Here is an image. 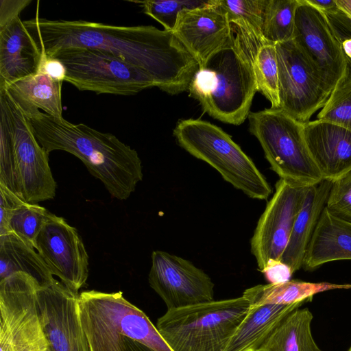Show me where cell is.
Here are the masks:
<instances>
[{"label": "cell", "mask_w": 351, "mask_h": 351, "mask_svg": "<svg viewBox=\"0 0 351 351\" xmlns=\"http://www.w3.org/2000/svg\"><path fill=\"white\" fill-rule=\"evenodd\" d=\"M23 22L45 56L70 47L106 51L142 69L171 95L188 90L199 68L173 32L154 26L49 20L38 14Z\"/></svg>", "instance_id": "obj_1"}, {"label": "cell", "mask_w": 351, "mask_h": 351, "mask_svg": "<svg viewBox=\"0 0 351 351\" xmlns=\"http://www.w3.org/2000/svg\"><path fill=\"white\" fill-rule=\"evenodd\" d=\"M230 22L229 39L199 66L188 91L210 117L239 125L248 118L258 92L254 60L266 40L243 21Z\"/></svg>", "instance_id": "obj_2"}, {"label": "cell", "mask_w": 351, "mask_h": 351, "mask_svg": "<svg viewBox=\"0 0 351 351\" xmlns=\"http://www.w3.org/2000/svg\"><path fill=\"white\" fill-rule=\"evenodd\" d=\"M27 117L38 143L48 154L65 151L80 159L112 197L127 199L143 180L137 152L114 135L40 110Z\"/></svg>", "instance_id": "obj_3"}, {"label": "cell", "mask_w": 351, "mask_h": 351, "mask_svg": "<svg viewBox=\"0 0 351 351\" xmlns=\"http://www.w3.org/2000/svg\"><path fill=\"white\" fill-rule=\"evenodd\" d=\"M79 314L90 351H127L128 338L156 351H171L146 314L121 291L81 292Z\"/></svg>", "instance_id": "obj_4"}, {"label": "cell", "mask_w": 351, "mask_h": 351, "mask_svg": "<svg viewBox=\"0 0 351 351\" xmlns=\"http://www.w3.org/2000/svg\"><path fill=\"white\" fill-rule=\"evenodd\" d=\"M250 306L241 295L169 309L156 327L171 351H223Z\"/></svg>", "instance_id": "obj_5"}, {"label": "cell", "mask_w": 351, "mask_h": 351, "mask_svg": "<svg viewBox=\"0 0 351 351\" xmlns=\"http://www.w3.org/2000/svg\"><path fill=\"white\" fill-rule=\"evenodd\" d=\"M173 135L181 147L210 165L247 197L267 199L271 195L270 185L254 162L220 128L201 119H182Z\"/></svg>", "instance_id": "obj_6"}, {"label": "cell", "mask_w": 351, "mask_h": 351, "mask_svg": "<svg viewBox=\"0 0 351 351\" xmlns=\"http://www.w3.org/2000/svg\"><path fill=\"white\" fill-rule=\"evenodd\" d=\"M248 119L251 134L259 141L271 169L280 178L302 186L323 180L304 139V123L280 108L250 112Z\"/></svg>", "instance_id": "obj_7"}, {"label": "cell", "mask_w": 351, "mask_h": 351, "mask_svg": "<svg viewBox=\"0 0 351 351\" xmlns=\"http://www.w3.org/2000/svg\"><path fill=\"white\" fill-rule=\"evenodd\" d=\"M48 57L57 58L63 64L66 70L64 81L79 90L131 95L156 86L154 80L142 69L99 49L70 47Z\"/></svg>", "instance_id": "obj_8"}, {"label": "cell", "mask_w": 351, "mask_h": 351, "mask_svg": "<svg viewBox=\"0 0 351 351\" xmlns=\"http://www.w3.org/2000/svg\"><path fill=\"white\" fill-rule=\"evenodd\" d=\"M280 108L298 121L309 122L331 90L293 40L276 44Z\"/></svg>", "instance_id": "obj_9"}, {"label": "cell", "mask_w": 351, "mask_h": 351, "mask_svg": "<svg viewBox=\"0 0 351 351\" xmlns=\"http://www.w3.org/2000/svg\"><path fill=\"white\" fill-rule=\"evenodd\" d=\"M5 99L13 137L16 173L23 200L29 204L53 199L57 184L49 164V154L34 134L29 118L5 90Z\"/></svg>", "instance_id": "obj_10"}, {"label": "cell", "mask_w": 351, "mask_h": 351, "mask_svg": "<svg viewBox=\"0 0 351 351\" xmlns=\"http://www.w3.org/2000/svg\"><path fill=\"white\" fill-rule=\"evenodd\" d=\"M308 186L280 178L251 239V252L262 271L270 260H280L288 244Z\"/></svg>", "instance_id": "obj_11"}, {"label": "cell", "mask_w": 351, "mask_h": 351, "mask_svg": "<svg viewBox=\"0 0 351 351\" xmlns=\"http://www.w3.org/2000/svg\"><path fill=\"white\" fill-rule=\"evenodd\" d=\"M292 40L332 92L347 71L346 56L325 14L305 0H299Z\"/></svg>", "instance_id": "obj_12"}, {"label": "cell", "mask_w": 351, "mask_h": 351, "mask_svg": "<svg viewBox=\"0 0 351 351\" xmlns=\"http://www.w3.org/2000/svg\"><path fill=\"white\" fill-rule=\"evenodd\" d=\"M148 281L167 310L214 300L210 276L191 261L166 252H152Z\"/></svg>", "instance_id": "obj_13"}, {"label": "cell", "mask_w": 351, "mask_h": 351, "mask_svg": "<svg viewBox=\"0 0 351 351\" xmlns=\"http://www.w3.org/2000/svg\"><path fill=\"white\" fill-rule=\"evenodd\" d=\"M35 249L53 276L74 292L88 276V255L77 230L51 213L35 241Z\"/></svg>", "instance_id": "obj_14"}, {"label": "cell", "mask_w": 351, "mask_h": 351, "mask_svg": "<svg viewBox=\"0 0 351 351\" xmlns=\"http://www.w3.org/2000/svg\"><path fill=\"white\" fill-rule=\"evenodd\" d=\"M37 302L41 325L52 351H90L79 314V294L54 279L40 283Z\"/></svg>", "instance_id": "obj_15"}, {"label": "cell", "mask_w": 351, "mask_h": 351, "mask_svg": "<svg viewBox=\"0 0 351 351\" xmlns=\"http://www.w3.org/2000/svg\"><path fill=\"white\" fill-rule=\"evenodd\" d=\"M173 32L201 66L226 43L231 23L217 0H212L206 6L182 11Z\"/></svg>", "instance_id": "obj_16"}, {"label": "cell", "mask_w": 351, "mask_h": 351, "mask_svg": "<svg viewBox=\"0 0 351 351\" xmlns=\"http://www.w3.org/2000/svg\"><path fill=\"white\" fill-rule=\"evenodd\" d=\"M304 136L323 180L333 182L351 170V130L317 119L304 124Z\"/></svg>", "instance_id": "obj_17"}, {"label": "cell", "mask_w": 351, "mask_h": 351, "mask_svg": "<svg viewBox=\"0 0 351 351\" xmlns=\"http://www.w3.org/2000/svg\"><path fill=\"white\" fill-rule=\"evenodd\" d=\"M42 57L19 16L0 27V90L37 73Z\"/></svg>", "instance_id": "obj_18"}, {"label": "cell", "mask_w": 351, "mask_h": 351, "mask_svg": "<svg viewBox=\"0 0 351 351\" xmlns=\"http://www.w3.org/2000/svg\"><path fill=\"white\" fill-rule=\"evenodd\" d=\"M351 260V223L324 208L307 247L302 267L314 270L324 263Z\"/></svg>", "instance_id": "obj_19"}, {"label": "cell", "mask_w": 351, "mask_h": 351, "mask_svg": "<svg viewBox=\"0 0 351 351\" xmlns=\"http://www.w3.org/2000/svg\"><path fill=\"white\" fill-rule=\"evenodd\" d=\"M332 183L323 180L319 184L307 188L304 201L280 259L291 268L293 273L302 267L307 247L326 207Z\"/></svg>", "instance_id": "obj_20"}, {"label": "cell", "mask_w": 351, "mask_h": 351, "mask_svg": "<svg viewBox=\"0 0 351 351\" xmlns=\"http://www.w3.org/2000/svg\"><path fill=\"white\" fill-rule=\"evenodd\" d=\"M304 304L250 306L223 351H261L281 321Z\"/></svg>", "instance_id": "obj_21"}, {"label": "cell", "mask_w": 351, "mask_h": 351, "mask_svg": "<svg viewBox=\"0 0 351 351\" xmlns=\"http://www.w3.org/2000/svg\"><path fill=\"white\" fill-rule=\"evenodd\" d=\"M62 81L38 72L17 80L3 89L10 95L26 116L38 109L55 117H62Z\"/></svg>", "instance_id": "obj_22"}, {"label": "cell", "mask_w": 351, "mask_h": 351, "mask_svg": "<svg viewBox=\"0 0 351 351\" xmlns=\"http://www.w3.org/2000/svg\"><path fill=\"white\" fill-rule=\"evenodd\" d=\"M335 289L351 290V283L311 282L290 280L278 284L258 285L245 289L242 295L250 302V306L288 305L311 302L316 294Z\"/></svg>", "instance_id": "obj_23"}, {"label": "cell", "mask_w": 351, "mask_h": 351, "mask_svg": "<svg viewBox=\"0 0 351 351\" xmlns=\"http://www.w3.org/2000/svg\"><path fill=\"white\" fill-rule=\"evenodd\" d=\"M16 272L26 273L40 283L55 279L33 246L13 233L0 235V280Z\"/></svg>", "instance_id": "obj_24"}, {"label": "cell", "mask_w": 351, "mask_h": 351, "mask_svg": "<svg viewBox=\"0 0 351 351\" xmlns=\"http://www.w3.org/2000/svg\"><path fill=\"white\" fill-rule=\"evenodd\" d=\"M313 319L308 308L293 311L274 329L261 351H323L313 335Z\"/></svg>", "instance_id": "obj_25"}, {"label": "cell", "mask_w": 351, "mask_h": 351, "mask_svg": "<svg viewBox=\"0 0 351 351\" xmlns=\"http://www.w3.org/2000/svg\"><path fill=\"white\" fill-rule=\"evenodd\" d=\"M299 0H268L263 16V36L278 44L292 40Z\"/></svg>", "instance_id": "obj_26"}, {"label": "cell", "mask_w": 351, "mask_h": 351, "mask_svg": "<svg viewBox=\"0 0 351 351\" xmlns=\"http://www.w3.org/2000/svg\"><path fill=\"white\" fill-rule=\"evenodd\" d=\"M254 73L258 92L267 99L272 108H280L278 67L276 45L263 41L254 60Z\"/></svg>", "instance_id": "obj_27"}, {"label": "cell", "mask_w": 351, "mask_h": 351, "mask_svg": "<svg viewBox=\"0 0 351 351\" xmlns=\"http://www.w3.org/2000/svg\"><path fill=\"white\" fill-rule=\"evenodd\" d=\"M0 114V184L22 199L16 173L12 133L5 99L1 95Z\"/></svg>", "instance_id": "obj_28"}, {"label": "cell", "mask_w": 351, "mask_h": 351, "mask_svg": "<svg viewBox=\"0 0 351 351\" xmlns=\"http://www.w3.org/2000/svg\"><path fill=\"white\" fill-rule=\"evenodd\" d=\"M50 214L38 204L24 202L10 216L4 234L13 233L34 247L36 238Z\"/></svg>", "instance_id": "obj_29"}, {"label": "cell", "mask_w": 351, "mask_h": 351, "mask_svg": "<svg viewBox=\"0 0 351 351\" xmlns=\"http://www.w3.org/2000/svg\"><path fill=\"white\" fill-rule=\"evenodd\" d=\"M317 119L329 121L351 130V68L337 82L317 115Z\"/></svg>", "instance_id": "obj_30"}, {"label": "cell", "mask_w": 351, "mask_h": 351, "mask_svg": "<svg viewBox=\"0 0 351 351\" xmlns=\"http://www.w3.org/2000/svg\"><path fill=\"white\" fill-rule=\"evenodd\" d=\"M212 0H146L128 1L138 4L143 12L163 27L173 32L179 14L185 10H192L209 5Z\"/></svg>", "instance_id": "obj_31"}, {"label": "cell", "mask_w": 351, "mask_h": 351, "mask_svg": "<svg viewBox=\"0 0 351 351\" xmlns=\"http://www.w3.org/2000/svg\"><path fill=\"white\" fill-rule=\"evenodd\" d=\"M268 0H217L219 6L226 13L230 21H244L257 33L263 35L265 10Z\"/></svg>", "instance_id": "obj_32"}, {"label": "cell", "mask_w": 351, "mask_h": 351, "mask_svg": "<svg viewBox=\"0 0 351 351\" xmlns=\"http://www.w3.org/2000/svg\"><path fill=\"white\" fill-rule=\"evenodd\" d=\"M326 208L332 215L351 223V170L332 182Z\"/></svg>", "instance_id": "obj_33"}, {"label": "cell", "mask_w": 351, "mask_h": 351, "mask_svg": "<svg viewBox=\"0 0 351 351\" xmlns=\"http://www.w3.org/2000/svg\"><path fill=\"white\" fill-rule=\"evenodd\" d=\"M24 202L7 187L0 184V235L6 232L8 219L14 210Z\"/></svg>", "instance_id": "obj_34"}, {"label": "cell", "mask_w": 351, "mask_h": 351, "mask_svg": "<svg viewBox=\"0 0 351 351\" xmlns=\"http://www.w3.org/2000/svg\"><path fill=\"white\" fill-rule=\"evenodd\" d=\"M269 283L278 284L291 280L293 271L280 260H270L261 271Z\"/></svg>", "instance_id": "obj_35"}, {"label": "cell", "mask_w": 351, "mask_h": 351, "mask_svg": "<svg viewBox=\"0 0 351 351\" xmlns=\"http://www.w3.org/2000/svg\"><path fill=\"white\" fill-rule=\"evenodd\" d=\"M31 2L30 0H1L0 27L19 17L20 12Z\"/></svg>", "instance_id": "obj_36"}, {"label": "cell", "mask_w": 351, "mask_h": 351, "mask_svg": "<svg viewBox=\"0 0 351 351\" xmlns=\"http://www.w3.org/2000/svg\"><path fill=\"white\" fill-rule=\"evenodd\" d=\"M38 72L43 73L58 81H64L66 70L63 64L57 58L43 55Z\"/></svg>", "instance_id": "obj_37"}, {"label": "cell", "mask_w": 351, "mask_h": 351, "mask_svg": "<svg viewBox=\"0 0 351 351\" xmlns=\"http://www.w3.org/2000/svg\"><path fill=\"white\" fill-rule=\"evenodd\" d=\"M307 3L319 10L323 13L331 12L337 10V6L335 0H305Z\"/></svg>", "instance_id": "obj_38"}, {"label": "cell", "mask_w": 351, "mask_h": 351, "mask_svg": "<svg viewBox=\"0 0 351 351\" xmlns=\"http://www.w3.org/2000/svg\"><path fill=\"white\" fill-rule=\"evenodd\" d=\"M125 343L127 351H156L152 348L130 338L127 339Z\"/></svg>", "instance_id": "obj_39"}, {"label": "cell", "mask_w": 351, "mask_h": 351, "mask_svg": "<svg viewBox=\"0 0 351 351\" xmlns=\"http://www.w3.org/2000/svg\"><path fill=\"white\" fill-rule=\"evenodd\" d=\"M337 8L351 20V0H335Z\"/></svg>", "instance_id": "obj_40"}, {"label": "cell", "mask_w": 351, "mask_h": 351, "mask_svg": "<svg viewBox=\"0 0 351 351\" xmlns=\"http://www.w3.org/2000/svg\"><path fill=\"white\" fill-rule=\"evenodd\" d=\"M346 58H347L348 64L349 66L351 68V59H350L347 57H346Z\"/></svg>", "instance_id": "obj_41"}, {"label": "cell", "mask_w": 351, "mask_h": 351, "mask_svg": "<svg viewBox=\"0 0 351 351\" xmlns=\"http://www.w3.org/2000/svg\"><path fill=\"white\" fill-rule=\"evenodd\" d=\"M346 351H351V344Z\"/></svg>", "instance_id": "obj_42"}]
</instances>
